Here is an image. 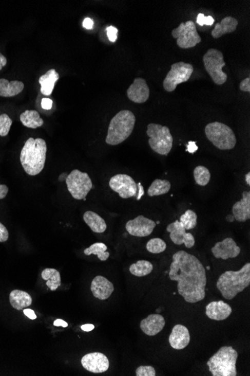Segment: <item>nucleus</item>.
<instances>
[{"label": "nucleus", "mask_w": 250, "mask_h": 376, "mask_svg": "<svg viewBox=\"0 0 250 376\" xmlns=\"http://www.w3.org/2000/svg\"><path fill=\"white\" fill-rule=\"evenodd\" d=\"M205 309L206 315L215 321H223L228 318L233 312L232 307L222 300L210 302L206 306Z\"/></svg>", "instance_id": "obj_20"}, {"label": "nucleus", "mask_w": 250, "mask_h": 376, "mask_svg": "<svg viewBox=\"0 0 250 376\" xmlns=\"http://www.w3.org/2000/svg\"><path fill=\"white\" fill-rule=\"evenodd\" d=\"M198 217L194 210H188L180 217V222L183 224L186 230H192L197 226Z\"/></svg>", "instance_id": "obj_34"}, {"label": "nucleus", "mask_w": 250, "mask_h": 376, "mask_svg": "<svg viewBox=\"0 0 250 376\" xmlns=\"http://www.w3.org/2000/svg\"><path fill=\"white\" fill-rule=\"evenodd\" d=\"M212 253L216 258L228 260L238 257L241 253V248L238 246L233 238L224 239L223 241L217 242L211 248Z\"/></svg>", "instance_id": "obj_16"}, {"label": "nucleus", "mask_w": 250, "mask_h": 376, "mask_svg": "<svg viewBox=\"0 0 250 376\" xmlns=\"http://www.w3.org/2000/svg\"><path fill=\"white\" fill-rule=\"evenodd\" d=\"M250 284V263L238 271H225L219 277L217 286L224 298L233 300L237 294L244 291Z\"/></svg>", "instance_id": "obj_3"}, {"label": "nucleus", "mask_w": 250, "mask_h": 376, "mask_svg": "<svg viewBox=\"0 0 250 376\" xmlns=\"http://www.w3.org/2000/svg\"><path fill=\"white\" fill-rule=\"evenodd\" d=\"M54 326L56 327H63V328H67L68 326V323L63 321L62 319H56L53 323Z\"/></svg>", "instance_id": "obj_47"}, {"label": "nucleus", "mask_w": 250, "mask_h": 376, "mask_svg": "<svg viewBox=\"0 0 250 376\" xmlns=\"http://www.w3.org/2000/svg\"><path fill=\"white\" fill-rule=\"evenodd\" d=\"M166 321L159 314H151L146 318L142 320L140 328L145 334L149 336H156L164 328Z\"/></svg>", "instance_id": "obj_21"}, {"label": "nucleus", "mask_w": 250, "mask_h": 376, "mask_svg": "<svg viewBox=\"0 0 250 376\" xmlns=\"http://www.w3.org/2000/svg\"><path fill=\"white\" fill-rule=\"evenodd\" d=\"M42 107L45 110H50L53 107V101L48 98H44L42 100Z\"/></svg>", "instance_id": "obj_41"}, {"label": "nucleus", "mask_w": 250, "mask_h": 376, "mask_svg": "<svg viewBox=\"0 0 250 376\" xmlns=\"http://www.w3.org/2000/svg\"><path fill=\"white\" fill-rule=\"evenodd\" d=\"M171 189V184L166 180L157 179L153 181L148 189V194L150 197L159 196L167 194Z\"/></svg>", "instance_id": "obj_30"}, {"label": "nucleus", "mask_w": 250, "mask_h": 376, "mask_svg": "<svg viewBox=\"0 0 250 376\" xmlns=\"http://www.w3.org/2000/svg\"><path fill=\"white\" fill-rule=\"evenodd\" d=\"M65 182L70 194L76 200L86 199L93 186L89 174L78 169L73 170L67 176Z\"/></svg>", "instance_id": "obj_9"}, {"label": "nucleus", "mask_w": 250, "mask_h": 376, "mask_svg": "<svg viewBox=\"0 0 250 376\" xmlns=\"http://www.w3.org/2000/svg\"><path fill=\"white\" fill-rule=\"evenodd\" d=\"M147 135L149 137L148 145L155 153L162 156H168L173 146V137L167 127L161 124L150 123L147 128Z\"/></svg>", "instance_id": "obj_7"}, {"label": "nucleus", "mask_w": 250, "mask_h": 376, "mask_svg": "<svg viewBox=\"0 0 250 376\" xmlns=\"http://www.w3.org/2000/svg\"><path fill=\"white\" fill-rule=\"evenodd\" d=\"M42 277L47 281V286L51 291H55L61 285L60 273L53 268H46L42 273Z\"/></svg>", "instance_id": "obj_29"}, {"label": "nucleus", "mask_w": 250, "mask_h": 376, "mask_svg": "<svg viewBox=\"0 0 250 376\" xmlns=\"http://www.w3.org/2000/svg\"><path fill=\"white\" fill-rule=\"evenodd\" d=\"M60 79V75L54 68L49 70L45 75L39 78V82L41 84V93L45 96H50L53 93L55 83Z\"/></svg>", "instance_id": "obj_24"}, {"label": "nucleus", "mask_w": 250, "mask_h": 376, "mask_svg": "<svg viewBox=\"0 0 250 376\" xmlns=\"http://www.w3.org/2000/svg\"><path fill=\"white\" fill-rule=\"evenodd\" d=\"M197 150L198 147L197 146V144H196V142L189 141V143H188L187 150L188 152H189V153H192V154H194V153H195V152L197 151Z\"/></svg>", "instance_id": "obj_45"}, {"label": "nucleus", "mask_w": 250, "mask_h": 376, "mask_svg": "<svg viewBox=\"0 0 250 376\" xmlns=\"http://www.w3.org/2000/svg\"><path fill=\"white\" fill-rule=\"evenodd\" d=\"M137 376H155L156 370L151 366H141L137 368L136 370Z\"/></svg>", "instance_id": "obj_37"}, {"label": "nucleus", "mask_w": 250, "mask_h": 376, "mask_svg": "<svg viewBox=\"0 0 250 376\" xmlns=\"http://www.w3.org/2000/svg\"><path fill=\"white\" fill-rule=\"evenodd\" d=\"M171 35L177 40V45L180 48H192L202 42L195 23L192 21L181 23L179 27L171 31Z\"/></svg>", "instance_id": "obj_11"}, {"label": "nucleus", "mask_w": 250, "mask_h": 376, "mask_svg": "<svg viewBox=\"0 0 250 376\" xmlns=\"http://www.w3.org/2000/svg\"><path fill=\"white\" fill-rule=\"evenodd\" d=\"M9 231L7 228L0 222V243H4L9 239Z\"/></svg>", "instance_id": "obj_39"}, {"label": "nucleus", "mask_w": 250, "mask_h": 376, "mask_svg": "<svg viewBox=\"0 0 250 376\" xmlns=\"http://www.w3.org/2000/svg\"><path fill=\"white\" fill-rule=\"evenodd\" d=\"M226 220L228 221V222H232L235 220V218H234L233 215H228V217H226Z\"/></svg>", "instance_id": "obj_53"}, {"label": "nucleus", "mask_w": 250, "mask_h": 376, "mask_svg": "<svg viewBox=\"0 0 250 376\" xmlns=\"http://www.w3.org/2000/svg\"><path fill=\"white\" fill-rule=\"evenodd\" d=\"M169 279L178 282V291L187 303H195L205 297L207 277L205 266L194 255L177 252L170 264Z\"/></svg>", "instance_id": "obj_1"}, {"label": "nucleus", "mask_w": 250, "mask_h": 376, "mask_svg": "<svg viewBox=\"0 0 250 376\" xmlns=\"http://www.w3.org/2000/svg\"><path fill=\"white\" fill-rule=\"evenodd\" d=\"M245 181H246V184L248 186L250 185V172H248L247 174L245 176Z\"/></svg>", "instance_id": "obj_52"}, {"label": "nucleus", "mask_w": 250, "mask_h": 376, "mask_svg": "<svg viewBox=\"0 0 250 376\" xmlns=\"http://www.w3.org/2000/svg\"><path fill=\"white\" fill-rule=\"evenodd\" d=\"M242 196L241 200L233 205V215L235 220L245 222L250 219V192L245 191Z\"/></svg>", "instance_id": "obj_22"}, {"label": "nucleus", "mask_w": 250, "mask_h": 376, "mask_svg": "<svg viewBox=\"0 0 250 376\" xmlns=\"http://www.w3.org/2000/svg\"><path fill=\"white\" fill-rule=\"evenodd\" d=\"M118 32L119 30L117 28L112 27V26L107 28L108 39L111 42H115L117 40Z\"/></svg>", "instance_id": "obj_38"}, {"label": "nucleus", "mask_w": 250, "mask_h": 376, "mask_svg": "<svg viewBox=\"0 0 250 376\" xmlns=\"http://www.w3.org/2000/svg\"><path fill=\"white\" fill-rule=\"evenodd\" d=\"M137 186H138V192H137V201H140L141 198L145 194V191H144V187L141 183H138Z\"/></svg>", "instance_id": "obj_46"}, {"label": "nucleus", "mask_w": 250, "mask_h": 376, "mask_svg": "<svg viewBox=\"0 0 250 376\" xmlns=\"http://www.w3.org/2000/svg\"><path fill=\"white\" fill-rule=\"evenodd\" d=\"M205 16L203 14H198L197 17V24L200 26H204V20H205Z\"/></svg>", "instance_id": "obj_51"}, {"label": "nucleus", "mask_w": 250, "mask_h": 376, "mask_svg": "<svg viewBox=\"0 0 250 376\" xmlns=\"http://www.w3.org/2000/svg\"><path fill=\"white\" fill-rule=\"evenodd\" d=\"M81 329L83 331L90 332L94 329V325H91V324H86V325H82Z\"/></svg>", "instance_id": "obj_48"}, {"label": "nucleus", "mask_w": 250, "mask_h": 376, "mask_svg": "<svg viewBox=\"0 0 250 376\" xmlns=\"http://www.w3.org/2000/svg\"><path fill=\"white\" fill-rule=\"evenodd\" d=\"M194 66L189 63L179 62L171 65V69L163 81V86L166 92L176 91L180 83L187 82L194 73Z\"/></svg>", "instance_id": "obj_10"}, {"label": "nucleus", "mask_w": 250, "mask_h": 376, "mask_svg": "<svg viewBox=\"0 0 250 376\" xmlns=\"http://www.w3.org/2000/svg\"><path fill=\"white\" fill-rule=\"evenodd\" d=\"M240 89L243 92L250 93V78H245L240 83Z\"/></svg>", "instance_id": "obj_40"}, {"label": "nucleus", "mask_w": 250, "mask_h": 376, "mask_svg": "<svg viewBox=\"0 0 250 376\" xmlns=\"http://www.w3.org/2000/svg\"><path fill=\"white\" fill-rule=\"evenodd\" d=\"M24 89V83L21 81H9L4 78L0 79V96L2 97H14L22 92Z\"/></svg>", "instance_id": "obj_25"}, {"label": "nucleus", "mask_w": 250, "mask_h": 376, "mask_svg": "<svg viewBox=\"0 0 250 376\" xmlns=\"http://www.w3.org/2000/svg\"><path fill=\"white\" fill-rule=\"evenodd\" d=\"M107 245L103 243H95L84 250V254L86 256L94 255L97 256L100 261H107L109 257V253L107 251Z\"/></svg>", "instance_id": "obj_32"}, {"label": "nucleus", "mask_w": 250, "mask_h": 376, "mask_svg": "<svg viewBox=\"0 0 250 376\" xmlns=\"http://www.w3.org/2000/svg\"><path fill=\"white\" fill-rule=\"evenodd\" d=\"M83 220L94 233H104L107 230L105 221L96 212L86 211L83 215Z\"/></svg>", "instance_id": "obj_27"}, {"label": "nucleus", "mask_w": 250, "mask_h": 376, "mask_svg": "<svg viewBox=\"0 0 250 376\" xmlns=\"http://www.w3.org/2000/svg\"><path fill=\"white\" fill-rule=\"evenodd\" d=\"M205 132L208 140L219 150H233L236 145V136L233 129L222 122H214L207 124Z\"/></svg>", "instance_id": "obj_6"}, {"label": "nucleus", "mask_w": 250, "mask_h": 376, "mask_svg": "<svg viewBox=\"0 0 250 376\" xmlns=\"http://www.w3.org/2000/svg\"><path fill=\"white\" fill-rule=\"evenodd\" d=\"M156 225V222L141 215L128 221L126 223L125 228L129 235L144 238L151 235Z\"/></svg>", "instance_id": "obj_13"}, {"label": "nucleus", "mask_w": 250, "mask_h": 376, "mask_svg": "<svg viewBox=\"0 0 250 376\" xmlns=\"http://www.w3.org/2000/svg\"><path fill=\"white\" fill-rule=\"evenodd\" d=\"M238 25V21L233 17H225L221 22L216 24L215 29L212 30L211 35L214 39H220L225 34L235 32Z\"/></svg>", "instance_id": "obj_23"}, {"label": "nucleus", "mask_w": 250, "mask_h": 376, "mask_svg": "<svg viewBox=\"0 0 250 376\" xmlns=\"http://www.w3.org/2000/svg\"><path fill=\"white\" fill-rule=\"evenodd\" d=\"M7 64V59L4 55L0 53V70L3 69V67Z\"/></svg>", "instance_id": "obj_49"}, {"label": "nucleus", "mask_w": 250, "mask_h": 376, "mask_svg": "<svg viewBox=\"0 0 250 376\" xmlns=\"http://www.w3.org/2000/svg\"><path fill=\"white\" fill-rule=\"evenodd\" d=\"M214 23H215V20H214L211 16L205 17V20H204V25L211 26L213 25Z\"/></svg>", "instance_id": "obj_50"}, {"label": "nucleus", "mask_w": 250, "mask_h": 376, "mask_svg": "<svg viewBox=\"0 0 250 376\" xmlns=\"http://www.w3.org/2000/svg\"><path fill=\"white\" fill-rule=\"evenodd\" d=\"M194 175L196 184L199 186H205L210 182V171L205 166H202V165L197 166L194 169Z\"/></svg>", "instance_id": "obj_33"}, {"label": "nucleus", "mask_w": 250, "mask_h": 376, "mask_svg": "<svg viewBox=\"0 0 250 376\" xmlns=\"http://www.w3.org/2000/svg\"><path fill=\"white\" fill-rule=\"evenodd\" d=\"M24 313L26 316L30 318L31 320H35L37 318L35 312H34L32 310H30V309H25V310H24Z\"/></svg>", "instance_id": "obj_44"}, {"label": "nucleus", "mask_w": 250, "mask_h": 376, "mask_svg": "<svg viewBox=\"0 0 250 376\" xmlns=\"http://www.w3.org/2000/svg\"><path fill=\"white\" fill-rule=\"evenodd\" d=\"M153 271V265L151 262L145 260H140L135 264H131L130 266V272L132 275L143 277L149 275Z\"/></svg>", "instance_id": "obj_31"}, {"label": "nucleus", "mask_w": 250, "mask_h": 376, "mask_svg": "<svg viewBox=\"0 0 250 376\" xmlns=\"http://www.w3.org/2000/svg\"><path fill=\"white\" fill-rule=\"evenodd\" d=\"M9 192V187L6 185L0 184V200L5 199Z\"/></svg>", "instance_id": "obj_42"}, {"label": "nucleus", "mask_w": 250, "mask_h": 376, "mask_svg": "<svg viewBox=\"0 0 250 376\" xmlns=\"http://www.w3.org/2000/svg\"><path fill=\"white\" fill-rule=\"evenodd\" d=\"M83 26L86 29H91L93 28V26H94V21L91 19H89V17H86L83 21Z\"/></svg>", "instance_id": "obj_43"}, {"label": "nucleus", "mask_w": 250, "mask_h": 376, "mask_svg": "<svg viewBox=\"0 0 250 376\" xmlns=\"http://www.w3.org/2000/svg\"><path fill=\"white\" fill-rule=\"evenodd\" d=\"M170 233V239L176 245H185L186 247L190 248L195 245V238L191 233L186 232L185 228L179 220L169 224L166 228Z\"/></svg>", "instance_id": "obj_15"}, {"label": "nucleus", "mask_w": 250, "mask_h": 376, "mask_svg": "<svg viewBox=\"0 0 250 376\" xmlns=\"http://www.w3.org/2000/svg\"><path fill=\"white\" fill-rule=\"evenodd\" d=\"M204 66L207 74L217 85H223L226 82L228 75L223 73V68L225 65L223 53L220 50L210 48L203 57Z\"/></svg>", "instance_id": "obj_8"}, {"label": "nucleus", "mask_w": 250, "mask_h": 376, "mask_svg": "<svg viewBox=\"0 0 250 376\" xmlns=\"http://www.w3.org/2000/svg\"><path fill=\"white\" fill-rule=\"evenodd\" d=\"M146 248L153 254H160L166 249V243L161 238H152L147 243Z\"/></svg>", "instance_id": "obj_35"}, {"label": "nucleus", "mask_w": 250, "mask_h": 376, "mask_svg": "<svg viewBox=\"0 0 250 376\" xmlns=\"http://www.w3.org/2000/svg\"><path fill=\"white\" fill-rule=\"evenodd\" d=\"M9 301L13 308L21 310L27 308L32 303V297L27 292L14 290L10 293Z\"/></svg>", "instance_id": "obj_26"}, {"label": "nucleus", "mask_w": 250, "mask_h": 376, "mask_svg": "<svg viewBox=\"0 0 250 376\" xmlns=\"http://www.w3.org/2000/svg\"><path fill=\"white\" fill-rule=\"evenodd\" d=\"M135 123L136 117L132 111H119L109 122L106 143L112 146L120 145L131 135Z\"/></svg>", "instance_id": "obj_4"}, {"label": "nucleus", "mask_w": 250, "mask_h": 376, "mask_svg": "<svg viewBox=\"0 0 250 376\" xmlns=\"http://www.w3.org/2000/svg\"><path fill=\"white\" fill-rule=\"evenodd\" d=\"M238 354L233 346H223L207 361L213 376H236Z\"/></svg>", "instance_id": "obj_5"}, {"label": "nucleus", "mask_w": 250, "mask_h": 376, "mask_svg": "<svg viewBox=\"0 0 250 376\" xmlns=\"http://www.w3.org/2000/svg\"><path fill=\"white\" fill-rule=\"evenodd\" d=\"M109 187L117 192L122 199H127L137 196L138 186L131 176L127 174H117L111 178Z\"/></svg>", "instance_id": "obj_12"}, {"label": "nucleus", "mask_w": 250, "mask_h": 376, "mask_svg": "<svg viewBox=\"0 0 250 376\" xmlns=\"http://www.w3.org/2000/svg\"><path fill=\"white\" fill-rule=\"evenodd\" d=\"M20 119L24 127L29 129H37L42 127L44 120L41 118L37 111L27 110L20 116Z\"/></svg>", "instance_id": "obj_28"}, {"label": "nucleus", "mask_w": 250, "mask_h": 376, "mask_svg": "<svg viewBox=\"0 0 250 376\" xmlns=\"http://www.w3.org/2000/svg\"><path fill=\"white\" fill-rule=\"evenodd\" d=\"M47 144L44 139L29 138L23 147L20 160L25 172L36 176L45 168Z\"/></svg>", "instance_id": "obj_2"}, {"label": "nucleus", "mask_w": 250, "mask_h": 376, "mask_svg": "<svg viewBox=\"0 0 250 376\" xmlns=\"http://www.w3.org/2000/svg\"><path fill=\"white\" fill-rule=\"evenodd\" d=\"M91 291L96 298L101 300H107L113 293L114 285L107 278L98 276L91 282Z\"/></svg>", "instance_id": "obj_18"}, {"label": "nucleus", "mask_w": 250, "mask_h": 376, "mask_svg": "<svg viewBox=\"0 0 250 376\" xmlns=\"http://www.w3.org/2000/svg\"><path fill=\"white\" fill-rule=\"evenodd\" d=\"M127 95L130 101L137 104L146 102L150 96V89L146 81L141 78H136L127 89Z\"/></svg>", "instance_id": "obj_17"}, {"label": "nucleus", "mask_w": 250, "mask_h": 376, "mask_svg": "<svg viewBox=\"0 0 250 376\" xmlns=\"http://www.w3.org/2000/svg\"><path fill=\"white\" fill-rule=\"evenodd\" d=\"M81 364L85 369L93 373H103L107 372L109 367L107 356L101 352L89 353L83 356Z\"/></svg>", "instance_id": "obj_14"}, {"label": "nucleus", "mask_w": 250, "mask_h": 376, "mask_svg": "<svg viewBox=\"0 0 250 376\" xmlns=\"http://www.w3.org/2000/svg\"><path fill=\"white\" fill-rule=\"evenodd\" d=\"M169 342L170 346L174 349H185L190 342V334L187 328L182 325H176L171 330Z\"/></svg>", "instance_id": "obj_19"}, {"label": "nucleus", "mask_w": 250, "mask_h": 376, "mask_svg": "<svg viewBox=\"0 0 250 376\" xmlns=\"http://www.w3.org/2000/svg\"><path fill=\"white\" fill-rule=\"evenodd\" d=\"M12 119L6 114L0 115V136L6 137L9 135L10 129L12 126Z\"/></svg>", "instance_id": "obj_36"}]
</instances>
